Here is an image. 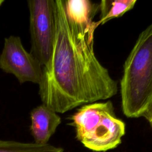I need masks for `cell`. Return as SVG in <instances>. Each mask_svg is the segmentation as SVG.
I'll list each match as a JSON object with an SVG mask.
<instances>
[{"mask_svg":"<svg viewBox=\"0 0 152 152\" xmlns=\"http://www.w3.org/2000/svg\"><path fill=\"white\" fill-rule=\"evenodd\" d=\"M97 10L99 4L89 0H55L53 49L42 68L39 94L58 113L109 99L118 92L117 82L94 53Z\"/></svg>","mask_w":152,"mask_h":152,"instance_id":"6da1fadb","label":"cell"},{"mask_svg":"<svg viewBox=\"0 0 152 152\" xmlns=\"http://www.w3.org/2000/svg\"><path fill=\"white\" fill-rule=\"evenodd\" d=\"M120 91L124 115L142 117L152 100V23L139 34L124 62Z\"/></svg>","mask_w":152,"mask_h":152,"instance_id":"7a4b0ae2","label":"cell"},{"mask_svg":"<svg viewBox=\"0 0 152 152\" xmlns=\"http://www.w3.org/2000/svg\"><path fill=\"white\" fill-rule=\"evenodd\" d=\"M69 119L77 140L96 151L115 148L125 133V124L116 116L110 100L82 105Z\"/></svg>","mask_w":152,"mask_h":152,"instance_id":"3957f363","label":"cell"},{"mask_svg":"<svg viewBox=\"0 0 152 152\" xmlns=\"http://www.w3.org/2000/svg\"><path fill=\"white\" fill-rule=\"evenodd\" d=\"M30 12L31 54L42 66L50 59L55 31V0L27 1Z\"/></svg>","mask_w":152,"mask_h":152,"instance_id":"277c9868","label":"cell"},{"mask_svg":"<svg viewBox=\"0 0 152 152\" xmlns=\"http://www.w3.org/2000/svg\"><path fill=\"white\" fill-rule=\"evenodd\" d=\"M43 66L23 47L20 37L10 36L4 39L0 55V69L15 76L20 84L31 82L40 84Z\"/></svg>","mask_w":152,"mask_h":152,"instance_id":"5b68a950","label":"cell"},{"mask_svg":"<svg viewBox=\"0 0 152 152\" xmlns=\"http://www.w3.org/2000/svg\"><path fill=\"white\" fill-rule=\"evenodd\" d=\"M30 116V129L34 143L48 144L50 138L61 122V117L58 113L43 103L32 109Z\"/></svg>","mask_w":152,"mask_h":152,"instance_id":"8992f818","label":"cell"},{"mask_svg":"<svg viewBox=\"0 0 152 152\" xmlns=\"http://www.w3.org/2000/svg\"><path fill=\"white\" fill-rule=\"evenodd\" d=\"M137 1V0H103L100 1L99 4V20L95 21L96 27L97 28L112 19L122 16L134 8Z\"/></svg>","mask_w":152,"mask_h":152,"instance_id":"52a82bcc","label":"cell"},{"mask_svg":"<svg viewBox=\"0 0 152 152\" xmlns=\"http://www.w3.org/2000/svg\"><path fill=\"white\" fill-rule=\"evenodd\" d=\"M61 147L49 144L39 145L34 142H21L11 140H0V152H63Z\"/></svg>","mask_w":152,"mask_h":152,"instance_id":"ba28073f","label":"cell"},{"mask_svg":"<svg viewBox=\"0 0 152 152\" xmlns=\"http://www.w3.org/2000/svg\"><path fill=\"white\" fill-rule=\"evenodd\" d=\"M149 123L150 126L152 127V100L143 116Z\"/></svg>","mask_w":152,"mask_h":152,"instance_id":"9c48e42d","label":"cell"},{"mask_svg":"<svg viewBox=\"0 0 152 152\" xmlns=\"http://www.w3.org/2000/svg\"><path fill=\"white\" fill-rule=\"evenodd\" d=\"M4 2V0H0V7H1V5H2V4Z\"/></svg>","mask_w":152,"mask_h":152,"instance_id":"30bf717a","label":"cell"}]
</instances>
